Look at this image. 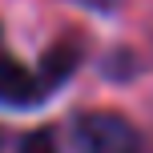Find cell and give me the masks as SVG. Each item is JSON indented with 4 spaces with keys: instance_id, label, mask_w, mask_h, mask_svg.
Here are the masks:
<instances>
[{
    "instance_id": "cell-2",
    "label": "cell",
    "mask_w": 153,
    "mask_h": 153,
    "mask_svg": "<svg viewBox=\"0 0 153 153\" xmlns=\"http://www.w3.org/2000/svg\"><path fill=\"white\" fill-rule=\"evenodd\" d=\"M53 85L45 81L40 69H28L20 65L16 56H0V105H12V109H32L40 101L53 97Z\"/></svg>"
},
{
    "instance_id": "cell-4",
    "label": "cell",
    "mask_w": 153,
    "mask_h": 153,
    "mask_svg": "<svg viewBox=\"0 0 153 153\" xmlns=\"http://www.w3.org/2000/svg\"><path fill=\"white\" fill-rule=\"evenodd\" d=\"M16 153H56V141H53V133L48 129H32L28 137L20 141V149Z\"/></svg>"
},
{
    "instance_id": "cell-1",
    "label": "cell",
    "mask_w": 153,
    "mask_h": 153,
    "mask_svg": "<svg viewBox=\"0 0 153 153\" xmlns=\"http://www.w3.org/2000/svg\"><path fill=\"white\" fill-rule=\"evenodd\" d=\"M73 149L76 153H145L137 125L109 109H89L73 121Z\"/></svg>"
},
{
    "instance_id": "cell-3",
    "label": "cell",
    "mask_w": 153,
    "mask_h": 153,
    "mask_svg": "<svg viewBox=\"0 0 153 153\" xmlns=\"http://www.w3.org/2000/svg\"><path fill=\"white\" fill-rule=\"evenodd\" d=\"M76 65H81V48H76L73 40H61V45H53V48L45 53V61H40V73H45V81L53 85V89H61V85L73 76Z\"/></svg>"
}]
</instances>
